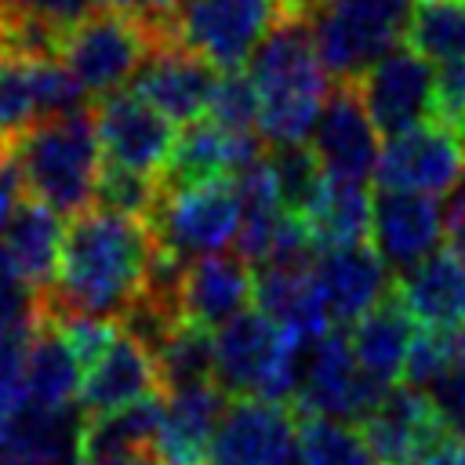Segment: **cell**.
I'll use <instances>...</instances> for the list:
<instances>
[{
    "mask_svg": "<svg viewBox=\"0 0 465 465\" xmlns=\"http://www.w3.org/2000/svg\"><path fill=\"white\" fill-rule=\"evenodd\" d=\"M392 298L418 331H450L465 323V258L454 247L432 251L421 265L392 280Z\"/></svg>",
    "mask_w": 465,
    "mask_h": 465,
    "instance_id": "obj_21",
    "label": "cell"
},
{
    "mask_svg": "<svg viewBox=\"0 0 465 465\" xmlns=\"http://www.w3.org/2000/svg\"><path fill=\"white\" fill-rule=\"evenodd\" d=\"M436 120L465 127V62H443L436 69Z\"/></svg>",
    "mask_w": 465,
    "mask_h": 465,
    "instance_id": "obj_40",
    "label": "cell"
},
{
    "mask_svg": "<svg viewBox=\"0 0 465 465\" xmlns=\"http://www.w3.org/2000/svg\"><path fill=\"white\" fill-rule=\"evenodd\" d=\"M262 113V94L251 80V73H222L207 105V120H214L225 131H254Z\"/></svg>",
    "mask_w": 465,
    "mask_h": 465,
    "instance_id": "obj_35",
    "label": "cell"
},
{
    "mask_svg": "<svg viewBox=\"0 0 465 465\" xmlns=\"http://www.w3.org/2000/svg\"><path fill=\"white\" fill-rule=\"evenodd\" d=\"M269 167H272L283 211L309 214V207L316 203V196H320V189L327 182V171L320 167L316 153L305 142H298V145H269Z\"/></svg>",
    "mask_w": 465,
    "mask_h": 465,
    "instance_id": "obj_32",
    "label": "cell"
},
{
    "mask_svg": "<svg viewBox=\"0 0 465 465\" xmlns=\"http://www.w3.org/2000/svg\"><path fill=\"white\" fill-rule=\"evenodd\" d=\"M36 327H0V411L4 414H18L22 411L25 352H29V338H33Z\"/></svg>",
    "mask_w": 465,
    "mask_h": 465,
    "instance_id": "obj_36",
    "label": "cell"
},
{
    "mask_svg": "<svg viewBox=\"0 0 465 465\" xmlns=\"http://www.w3.org/2000/svg\"><path fill=\"white\" fill-rule=\"evenodd\" d=\"M443 225H447V240H450V247L465 258V174H461V178H458V185L447 193Z\"/></svg>",
    "mask_w": 465,
    "mask_h": 465,
    "instance_id": "obj_42",
    "label": "cell"
},
{
    "mask_svg": "<svg viewBox=\"0 0 465 465\" xmlns=\"http://www.w3.org/2000/svg\"><path fill=\"white\" fill-rule=\"evenodd\" d=\"M94 124H98L102 156L113 167L163 178L178 131L160 109H153L134 91H116V94L98 98Z\"/></svg>",
    "mask_w": 465,
    "mask_h": 465,
    "instance_id": "obj_12",
    "label": "cell"
},
{
    "mask_svg": "<svg viewBox=\"0 0 465 465\" xmlns=\"http://www.w3.org/2000/svg\"><path fill=\"white\" fill-rule=\"evenodd\" d=\"M36 58L40 54L0 51V145L15 142L18 134H25L33 124L44 120Z\"/></svg>",
    "mask_w": 465,
    "mask_h": 465,
    "instance_id": "obj_31",
    "label": "cell"
},
{
    "mask_svg": "<svg viewBox=\"0 0 465 465\" xmlns=\"http://www.w3.org/2000/svg\"><path fill=\"white\" fill-rule=\"evenodd\" d=\"M414 0H320L312 11L316 51L334 80L356 84L407 36Z\"/></svg>",
    "mask_w": 465,
    "mask_h": 465,
    "instance_id": "obj_7",
    "label": "cell"
},
{
    "mask_svg": "<svg viewBox=\"0 0 465 465\" xmlns=\"http://www.w3.org/2000/svg\"><path fill=\"white\" fill-rule=\"evenodd\" d=\"M443 232H447V225H443L440 196L407 193V189H378L374 193L371 247L389 265V272L403 276L414 265H421L436 251Z\"/></svg>",
    "mask_w": 465,
    "mask_h": 465,
    "instance_id": "obj_14",
    "label": "cell"
},
{
    "mask_svg": "<svg viewBox=\"0 0 465 465\" xmlns=\"http://www.w3.org/2000/svg\"><path fill=\"white\" fill-rule=\"evenodd\" d=\"M425 396L436 407V418L443 425V432L458 443H465V367H450L443 378H436Z\"/></svg>",
    "mask_w": 465,
    "mask_h": 465,
    "instance_id": "obj_38",
    "label": "cell"
},
{
    "mask_svg": "<svg viewBox=\"0 0 465 465\" xmlns=\"http://www.w3.org/2000/svg\"><path fill=\"white\" fill-rule=\"evenodd\" d=\"M160 421H163V400L160 396L138 400V403L109 411V414H94L84 421V432H80V461L94 465L102 458L156 447Z\"/></svg>",
    "mask_w": 465,
    "mask_h": 465,
    "instance_id": "obj_27",
    "label": "cell"
},
{
    "mask_svg": "<svg viewBox=\"0 0 465 465\" xmlns=\"http://www.w3.org/2000/svg\"><path fill=\"white\" fill-rule=\"evenodd\" d=\"M414 465H465V443H458V440H440L429 454H421Z\"/></svg>",
    "mask_w": 465,
    "mask_h": 465,
    "instance_id": "obj_44",
    "label": "cell"
},
{
    "mask_svg": "<svg viewBox=\"0 0 465 465\" xmlns=\"http://www.w3.org/2000/svg\"><path fill=\"white\" fill-rule=\"evenodd\" d=\"M298 440V414L272 400H236L229 403L207 465H276Z\"/></svg>",
    "mask_w": 465,
    "mask_h": 465,
    "instance_id": "obj_18",
    "label": "cell"
},
{
    "mask_svg": "<svg viewBox=\"0 0 465 465\" xmlns=\"http://www.w3.org/2000/svg\"><path fill=\"white\" fill-rule=\"evenodd\" d=\"M160 200H163V182L160 178L138 174V171H127V167H113V163L102 167L98 196H94L98 207H109V211L153 222Z\"/></svg>",
    "mask_w": 465,
    "mask_h": 465,
    "instance_id": "obj_34",
    "label": "cell"
},
{
    "mask_svg": "<svg viewBox=\"0 0 465 465\" xmlns=\"http://www.w3.org/2000/svg\"><path fill=\"white\" fill-rule=\"evenodd\" d=\"M160 44V29L131 18L113 7H98L69 25L58 40V58L80 80L91 98L116 94L124 84H134L149 51Z\"/></svg>",
    "mask_w": 465,
    "mask_h": 465,
    "instance_id": "obj_6",
    "label": "cell"
},
{
    "mask_svg": "<svg viewBox=\"0 0 465 465\" xmlns=\"http://www.w3.org/2000/svg\"><path fill=\"white\" fill-rule=\"evenodd\" d=\"M356 91L378 134L392 138L425 120H436V69L411 44H400L378 58L356 80Z\"/></svg>",
    "mask_w": 465,
    "mask_h": 465,
    "instance_id": "obj_11",
    "label": "cell"
},
{
    "mask_svg": "<svg viewBox=\"0 0 465 465\" xmlns=\"http://www.w3.org/2000/svg\"><path fill=\"white\" fill-rule=\"evenodd\" d=\"M283 18L287 0H182L160 25V36L222 73H236Z\"/></svg>",
    "mask_w": 465,
    "mask_h": 465,
    "instance_id": "obj_5",
    "label": "cell"
},
{
    "mask_svg": "<svg viewBox=\"0 0 465 465\" xmlns=\"http://www.w3.org/2000/svg\"><path fill=\"white\" fill-rule=\"evenodd\" d=\"M276 465H312V461H309V454H305V447H302V436L291 443V450H287Z\"/></svg>",
    "mask_w": 465,
    "mask_h": 465,
    "instance_id": "obj_46",
    "label": "cell"
},
{
    "mask_svg": "<svg viewBox=\"0 0 465 465\" xmlns=\"http://www.w3.org/2000/svg\"><path fill=\"white\" fill-rule=\"evenodd\" d=\"M465 174V134L443 120H425L381 145L374 182L381 189H407L443 196Z\"/></svg>",
    "mask_w": 465,
    "mask_h": 465,
    "instance_id": "obj_10",
    "label": "cell"
},
{
    "mask_svg": "<svg viewBox=\"0 0 465 465\" xmlns=\"http://www.w3.org/2000/svg\"><path fill=\"white\" fill-rule=\"evenodd\" d=\"M461 134H465V127H461Z\"/></svg>",
    "mask_w": 465,
    "mask_h": 465,
    "instance_id": "obj_49",
    "label": "cell"
},
{
    "mask_svg": "<svg viewBox=\"0 0 465 465\" xmlns=\"http://www.w3.org/2000/svg\"><path fill=\"white\" fill-rule=\"evenodd\" d=\"M320 0H287V15H298V18H312Z\"/></svg>",
    "mask_w": 465,
    "mask_h": 465,
    "instance_id": "obj_47",
    "label": "cell"
},
{
    "mask_svg": "<svg viewBox=\"0 0 465 465\" xmlns=\"http://www.w3.org/2000/svg\"><path fill=\"white\" fill-rule=\"evenodd\" d=\"M80 381H84V363L73 352L65 331L58 320L47 316L29 338L25 352V378H22V407L29 411H69L80 407Z\"/></svg>",
    "mask_w": 465,
    "mask_h": 465,
    "instance_id": "obj_23",
    "label": "cell"
},
{
    "mask_svg": "<svg viewBox=\"0 0 465 465\" xmlns=\"http://www.w3.org/2000/svg\"><path fill=\"white\" fill-rule=\"evenodd\" d=\"M229 411V396L214 381L167 392L156 454L163 465H207L211 440Z\"/></svg>",
    "mask_w": 465,
    "mask_h": 465,
    "instance_id": "obj_22",
    "label": "cell"
},
{
    "mask_svg": "<svg viewBox=\"0 0 465 465\" xmlns=\"http://www.w3.org/2000/svg\"><path fill=\"white\" fill-rule=\"evenodd\" d=\"M156 243L178 258H207L236 243L240 229V193L232 178L196 182L182 189H163V200L153 214Z\"/></svg>",
    "mask_w": 465,
    "mask_h": 465,
    "instance_id": "obj_9",
    "label": "cell"
},
{
    "mask_svg": "<svg viewBox=\"0 0 465 465\" xmlns=\"http://www.w3.org/2000/svg\"><path fill=\"white\" fill-rule=\"evenodd\" d=\"M312 283L334 327H352L392 294L389 265L371 243L323 247L312 265Z\"/></svg>",
    "mask_w": 465,
    "mask_h": 465,
    "instance_id": "obj_15",
    "label": "cell"
},
{
    "mask_svg": "<svg viewBox=\"0 0 465 465\" xmlns=\"http://www.w3.org/2000/svg\"><path fill=\"white\" fill-rule=\"evenodd\" d=\"M18 174H15V167H11V160H7V153L0 149V232L7 229V222H11V214H15V207H18Z\"/></svg>",
    "mask_w": 465,
    "mask_h": 465,
    "instance_id": "obj_43",
    "label": "cell"
},
{
    "mask_svg": "<svg viewBox=\"0 0 465 465\" xmlns=\"http://www.w3.org/2000/svg\"><path fill=\"white\" fill-rule=\"evenodd\" d=\"M298 436L312 465H374L360 429L334 418H298Z\"/></svg>",
    "mask_w": 465,
    "mask_h": 465,
    "instance_id": "obj_33",
    "label": "cell"
},
{
    "mask_svg": "<svg viewBox=\"0 0 465 465\" xmlns=\"http://www.w3.org/2000/svg\"><path fill=\"white\" fill-rule=\"evenodd\" d=\"M309 149L316 153L327 178H349L367 182L378 171V127L367 116V105L356 91V84L338 80L320 109V120L309 134Z\"/></svg>",
    "mask_w": 465,
    "mask_h": 465,
    "instance_id": "obj_13",
    "label": "cell"
},
{
    "mask_svg": "<svg viewBox=\"0 0 465 465\" xmlns=\"http://www.w3.org/2000/svg\"><path fill=\"white\" fill-rule=\"evenodd\" d=\"M98 4L102 7H113V11H124L131 18H142V22H149V25L160 29L182 0H98Z\"/></svg>",
    "mask_w": 465,
    "mask_h": 465,
    "instance_id": "obj_41",
    "label": "cell"
},
{
    "mask_svg": "<svg viewBox=\"0 0 465 465\" xmlns=\"http://www.w3.org/2000/svg\"><path fill=\"white\" fill-rule=\"evenodd\" d=\"M0 25H4V4H0Z\"/></svg>",
    "mask_w": 465,
    "mask_h": 465,
    "instance_id": "obj_48",
    "label": "cell"
},
{
    "mask_svg": "<svg viewBox=\"0 0 465 465\" xmlns=\"http://www.w3.org/2000/svg\"><path fill=\"white\" fill-rule=\"evenodd\" d=\"M240 254H207L193 258L182 276V312L211 331L240 316L254 298V272Z\"/></svg>",
    "mask_w": 465,
    "mask_h": 465,
    "instance_id": "obj_24",
    "label": "cell"
},
{
    "mask_svg": "<svg viewBox=\"0 0 465 465\" xmlns=\"http://www.w3.org/2000/svg\"><path fill=\"white\" fill-rule=\"evenodd\" d=\"M403 40L429 62H465V0H414Z\"/></svg>",
    "mask_w": 465,
    "mask_h": 465,
    "instance_id": "obj_30",
    "label": "cell"
},
{
    "mask_svg": "<svg viewBox=\"0 0 465 465\" xmlns=\"http://www.w3.org/2000/svg\"><path fill=\"white\" fill-rule=\"evenodd\" d=\"M0 243L11 254L18 276L36 294L54 287L58 262H62V243H65V225H62L58 211H51L40 200L22 196L15 214H11V222H7V229L0 232Z\"/></svg>",
    "mask_w": 465,
    "mask_h": 465,
    "instance_id": "obj_25",
    "label": "cell"
},
{
    "mask_svg": "<svg viewBox=\"0 0 465 465\" xmlns=\"http://www.w3.org/2000/svg\"><path fill=\"white\" fill-rule=\"evenodd\" d=\"M94 465H163L156 447H145V450H131V454H116V458H102Z\"/></svg>",
    "mask_w": 465,
    "mask_h": 465,
    "instance_id": "obj_45",
    "label": "cell"
},
{
    "mask_svg": "<svg viewBox=\"0 0 465 465\" xmlns=\"http://www.w3.org/2000/svg\"><path fill=\"white\" fill-rule=\"evenodd\" d=\"M153 356L163 392L214 381V331L196 320H182Z\"/></svg>",
    "mask_w": 465,
    "mask_h": 465,
    "instance_id": "obj_29",
    "label": "cell"
},
{
    "mask_svg": "<svg viewBox=\"0 0 465 465\" xmlns=\"http://www.w3.org/2000/svg\"><path fill=\"white\" fill-rule=\"evenodd\" d=\"M356 429H360L374 465H414L440 440H447L432 400L411 385L389 389L385 400Z\"/></svg>",
    "mask_w": 465,
    "mask_h": 465,
    "instance_id": "obj_17",
    "label": "cell"
},
{
    "mask_svg": "<svg viewBox=\"0 0 465 465\" xmlns=\"http://www.w3.org/2000/svg\"><path fill=\"white\" fill-rule=\"evenodd\" d=\"M392 385L374 381L352 356L349 331L334 327L323 338L305 345L298 392L291 411L298 418H334V421H363Z\"/></svg>",
    "mask_w": 465,
    "mask_h": 465,
    "instance_id": "obj_8",
    "label": "cell"
},
{
    "mask_svg": "<svg viewBox=\"0 0 465 465\" xmlns=\"http://www.w3.org/2000/svg\"><path fill=\"white\" fill-rule=\"evenodd\" d=\"M269 149L258 131H225L203 116V120L182 127L171 163L160 182H163V189H182V185H196V182L236 178L243 167H251Z\"/></svg>",
    "mask_w": 465,
    "mask_h": 465,
    "instance_id": "obj_19",
    "label": "cell"
},
{
    "mask_svg": "<svg viewBox=\"0 0 465 465\" xmlns=\"http://www.w3.org/2000/svg\"><path fill=\"white\" fill-rule=\"evenodd\" d=\"M371 193L363 182H349V178H327L316 203L309 207V214H302L320 247H341V243H363V236H371Z\"/></svg>",
    "mask_w": 465,
    "mask_h": 465,
    "instance_id": "obj_28",
    "label": "cell"
},
{
    "mask_svg": "<svg viewBox=\"0 0 465 465\" xmlns=\"http://www.w3.org/2000/svg\"><path fill=\"white\" fill-rule=\"evenodd\" d=\"M7 15H22V18H36L58 33H65L69 25H76L84 15H91L94 0H0Z\"/></svg>",
    "mask_w": 465,
    "mask_h": 465,
    "instance_id": "obj_39",
    "label": "cell"
},
{
    "mask_svg": "<svg viewBox=\"0 0 465 465\" xmlns=\"http://www.w3.org/2000/svg\"><path fill=\"white\" fill-rule=\"evenodd\" d=\"M29 200L47 203L58 214H80L94 207L102 178V142L94 113L80 109L33 124L15 142L0 145Z\"/></svg>",
    "mask_w": 465,
    "mask_h": 465,
    "instance_id": "obj_3",
    "label": "cell"
},
{
    "mask_svg": "<svg viewBox=\"0 0 465 465\" xmlns=\"http://www.w3.org/2000/svg\"><path fill=\"white\" fill-rule=\"evenodd\" d=\"M414 334H418L414 320L389 294L381 305H374L363 320H356L349 327V345H352L356 363L374 381L392 385L396 378H403V363H407V349H411Z\"/></svg>",
    "mask_w": 465,
    "mask_h": 465,
    "instance_id": "obj_26",
    "label": "cell"
},
{
    "mask_svg": "<svg viewBox=\"0 0 465 465\" xmlns=\"http://www.w3.org/2000/svg\"><path fill=\"white\" fill-rule=\"evenodd\" d=\"M214 84L218 73L211 62L160 36V44L149 51L145 65L134 76V94L160 109L171 124H196L207 116Z\"/></svg>",
    "mask_w": 465,
    "mask_h": 465,
    "instance_id": "obj_16",
    "label": "cell"
},
{
    "mask_svg": "<svg viewBox=\"0 0 465 465\" xmlns=\"http://www.w3.org/2000/svg\"><path fill=\"white\" fill-rule=\"evenodd\" d=\"M305 341L291 338L262 309H243L214 331V385L232 400L287 403L298 392Z\"/></svg>",
    "mask_w": 465,
    "mask_h": 465,
    "instance_id": "obj_4",
    "label": "cell"
},
{
    "mask_svg": "<svg viewBox=\"0 0 465 465\" xmlns=\"http://www.w3.org/2000/svg\"><path fill=\"white\" fill-rule=\"evenodd\" d=\"M160 392V371L156 356L124 327H116L113 341L102 349V356L84 367L80 381V411L87 418L109 414L120 407H131L138 400H149Z\"/></svg>",
    "mask_w": 465,
    "mask_h": 465,
    "instance_id": "obj_20",
    "label": "cell"
},
{
    "mask_svg": "<svg viewBox=\"0 0 465 465\" xmlns=\"http://www.w3.org/2000/svg\"><path fill=\"white\" fill-rule=\"evenodd\" d=\"M454 367L450 360V345L443 331H418L411 349H407V363H403V385L411 389H429L436 378H443Z\"/></svg>",
    "mask_w": 465,
    "mask_h": 465,
    "instance_id": "obj_37",
    "label": "cell"
},
{
    "mask_svg": "<svg viewBox=\"0 0 465 465\" xmlns=\"http://www.w3.org/2000/svg\"><path fill=\"white\" fill-rule=\"evenodd\" d=\"M156 232L145 218H131L109 207H87L73 214L54 276V298L62 312L80 316H124L142 294Z\"/></svg>",
    "mask_w": 465,
    "mask_h": 465,
    "instance_id": "obj_1",
    "label": "cell"
},
{
    "mask_svg": "<svg viewBox=\"0 0 465 465\" xmlns=\"http://www.w3.org/2000/svg\"><path fill=\"white\" fill-rule=\"evenodd\" d=\"M247 69L262 94L258 134L265 138V145L305 142L331 94V73L316 51L312 22L287 15L258 44Z\"/></svg>",
    "mask_w": 465,
    "mask_h": 465,
    "instance_id": "obj_2",
    "label": "cell"
}]
</instances>
